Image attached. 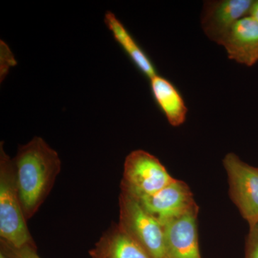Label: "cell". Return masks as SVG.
I'll list each match as a JSON object with an SVG mask.
<instances>
[{"mask_svg":"<svg viewBox=\"0 0 258 258\" xmlns=\"http://www.w3.org/2000/svg\"><path fill=\"white\" fill-rule=\"evenodd\" d=\"M0 252L7 258H41L37 254V247L26 246L17 248L3 240H0Z\"/></svg>","mask_w":258,"mask_h":258,"instance_id":"4fadbf2b","label":"cell"},{"mask_svg":"<svg viewBox=\"0 0 258 258\" xmlns=\"http://www.w3.org/2000/svg\"><path fill=\"white\" fill-rule=\"evenodd\" d=\"M153 97L169 124L179 127L186 119L188 108L177 88L165 78L157 75L150 79Z\"/></svg>","mask_w":258,"mask_h":258,"instance_id":"8fae6325","label":"cell"},{"mask_svg":"<svg viewBox=\"0 0 258 258\" xmlns=\"http://www.w3.org/2000/svg\"><path fill=\"white\" fill-rule=\"evenodd\" d=\"M0 258H7L6 257H5V256L4 255V254H3V253H2V252H0Z\"/></svg>","mask_w":258,"mask_h":258,"instance_id":"e0dca14e","label":"cell"},{"mask_svg":"<svg viewBox=\"0 0 258 258\" xmlns=\"http://www.w3.org/2000/svg\"><path fill=\"white\" fill-rule=\"evenodd\" d=\"M0 146V237L17 248L37 247L27 225L13 159Z\"/></svg>","mask_w":258,"mask_h":258,"instance_id":"7a4b0ae2","label":"cell"},{"mask_svg":"<svg viewBox=\"0 0 258 258\" xmlns=\"http://www.w3.org/2000/svg\"><path fill=\"white\" fill-rule=\"evenodd\" d=\"M89 254L91 258H152L115 223L103 234Z\"/></svg>","mask_w":258,"mask_h":258,"instance_id":"30bf717a","label":"cell"},{"mask_svg":"<svg viewBox=\"0 0 258 258\" xmlns=\"http://www.w3.org/2000/svg\"><path fill=\"white\" fill-rule=\"evenodd\" d=\"M249 15L258 21V0L253 2Z\"/></svg>","mask_w":258,"mask_h":258,"instance_id":"2e32d148","label":"cell"},{"mask_svg":"<svg viewBox=\"0 0 258 258\" xmlns=\"http://www.w3.org/2000/svg\"><path fill=\"white\" fill-rule=\"evenodd\" d=\"M137 200L161 225L176 217L199 210L189 186L184 181L177 179L157 192Z\"/></svg>","mask_w":258,"mask_h":258,"instance_id":"52a82bcc","label":"cell"},{"mask_svg":"<svg viewBox=\"0 0 258 258\" xmlns=\"http://www.w3.org/2000/svg\"><path fill=\"white\" fill-rule=\"evenodd\" d=\"M227 57L252 67L258 62V21L250 15L235 24L222 43Z\"/></svg>","mask_w":258,"mask_h":258,"instance_id":"9c48e42d","label":"cell"},{"mask_svg":"<svg viewBox=\"0 0 258 258\" xmlns=\"http://www.w3.org/2000/svg\"><path fill=\"white\" fill-rule=\"evenodd\" d=\"M118 227L152 258H168L164 227L138 200L120 194Z\"/></svg>","mask_w":258,"mask_h":258,"instance_id":"3957f363","label":"cell"},{"mask_svg":"<svg viewBox=\"0 0 258 258\" xmlns=\"http://www.w3.org/2000/svg\"><path fill=\"white\" fill-rule=\"evenodd\" d=\"M227 173L229 195L249 227L258 222V167L249 165L235 153L222 160Z\"/></svg>","mask_w":258,"mask_h":258,"instance_id":"5b68a950","label":"cell"},{"mask_svg":"<svg viewBox=\"0 0 258 258\" xmlns=\"http://www.w3.org/2000/svg\"><path fill=\"white\" fill-rule=\"evenodd\" d=\"M13 161L20 203L28 220L38 211L53 188L61 171L60 159L43 139L35 137L19 147Z\"/></svg>","mask_w":258,"mask_h":258,"instance_id":"6da1fadb","label":"cell"},{"mask_svg":"<svg viewBox=\"0 0 258 258\" xmlns=\"http://www.w3.org/2000/svg\"><path fill=\"white\" fill-rule=\"evenodd\" d=\"M105 23L113 34L115 40L144 76L150 80L158 75L154 64L147 54L139 47L134 37L113 13L107 12L105 15Z\"/></svg>","mask_w":258,"mask_h":258,"instance_id":"7c38bea8","label":"cell"},{"mask_svg":"<svg viewBox=\"0 0 258 258\" xmlns=\"http://www.w3.org/2000/svg\"><path fill=\"white\" fill-rule=\"evenodd\" d=\"M17 61L14 55L6 42H0V79L1 82L6 78L9 73L10 68L16 66Z\"/></svg>","mask_w":258,"mask_h":258,"instance_id":"5bb4252c","label":"cell"},{"mask_svg":"<svg viewBox=\"0 0 258 258\" xmlns=\"http://www.w3.org/2000/svg\"><path fill=\"white\" fill-rule=\"evenodd\" d=\"M244 258H258V222L249 227L245 241Z\"/></svg>","mask_w":258,"mask_h":258,"instance_id":"9a60e30c","label":"cell"},{"mask_svg":"<svg viewBox=\"0 0 258 258\" xmlns=\"http://www.w3.org/2000/svg\"><path fill=\"white\" fill-rule=\"evenodd\" d=\"M253 0H208L204 3L200 23L204 33L222 45L236 23L249 15Z\"/></svg>","mask_w":258,"mask_h":258,"instance_id":"8992f818","label":"cell"},{"mask_svg":"<svg viewBox=\"0 0 258 258\" xmlns=\"http://www.w3.org/2000/svg\"><path fill=\"white\" fill-rule=\"evenodd\" d=\"M174 179L159 159L139 149L125 158L120 189L139 200L157 192Z\"/></svg>","mask_w":258,"mask_h":258,"instance_id":"277c9868","label":"cell"},{"mask_svg":"<svg viewBox=\"0 0 258 258\" xmlns=\"http://www.w3.org/2000/svg\"><path fill=\"white\" fill-rule=\"evenodd\" d=\"M199 210L163 224L168 258H202L199 244Z\"/></svg>","mask_w":258,"mask_h":258,"instance_id":"ba28073f","label":"cell"}]
</instances>
